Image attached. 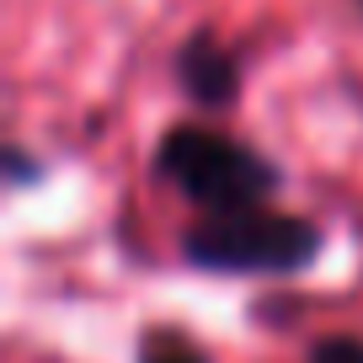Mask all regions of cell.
<instances>
[{"label":"cell","instance_id":"cell-1","mask_svg":"<svg viewBox=\"0 0 363 363\" xmlns=\"http://www.w3.org/2000/svg\"><path fill=\"white\" fill-rule=\"evenodd\" d=\"M150 177L177 193L193 214H230L251 203H278L284 166L262 145L230 134L219 118H177L150 150Z\"/></svg>","mask_w":363,"mask_h":363},{"label":"cell","instance_id":"cell-2","mask_svg":"<svg viewBox=\"0 0 363 363\" xmlns=\"http://www.w3.org/2000/svg\"><path fill=\"white\" fill-rule=\"evenodd\" d=\"M326 251L320 219L278 203H251L230 214H193L177 235V257L214 278H299Z\"/></svg>","mask_w":363,"mask_h":363},{"label":"cell","instance_id":"cell-3","mask_svg":"<svg viewBox=\"0 0 363 363\" xmlns=\"http://www.w3.org/2000/svg\"><path fill=\"white\" fill-rule=\"evenodd\" d=\"M171 80L187 102L203 118H225L240 107V91H246V59L214 33V27H193L171 48Z\"/></svg>","mask_w":363,"mask_h":363},{"label":"cell","instance_id":"cell-4","mask_svg":"<svg viewBox=\"0 0 363 363\" xmlns=\"http://www.w3.org/2000/svg\"><path fill=\"white\" fill-rule=\"evenodd\" d=\"M134 363H214V358L187 326L155 320V326H145L134 337Z\"/></svg>","mask_w":363,"mask_h":363},{"label":"cell","instance_id":"cell-5","mask_svg":"<svg viewBox=\"0 0 363 363\" xmlns=\"http://www.w3.org/2000/svg\"><path fill=\"white\" fill-rule=\"evenodd\" d=\"M305 363H363V337L358 331H331V337H315L305 352Z\"/></svg>","mask_w":363,"mask_h":363},{"label":"cell","instance_id":"cell-6","mask_svg":"<svg viewBox=\"0 0 363 363\" xmlns=\"http://www.w3.org/2000/svg\"><path fill=\"white\" fill-rule=\"evenodd\" d=\"M43 160L38 155H27V145L22 139H11V145H6V182H11V187H33V182H43Z\"/></svg>","mask_w":363,"mask_h":363},{"label":"cell","instance_id":"cell-7","mask_svg":"<svg viewBox=\"0 0 363 363\" xmlns=\"http://www.w3.org/2000/svg\"><path fill=\"white\" fill-rule=\"evenodd\" d=\"M352 6H358V16H363V0H352Z\"/></svg>","mask_w":363,"mask_h":363}]
</instances>
